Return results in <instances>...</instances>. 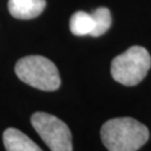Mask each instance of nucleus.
Wrapping results in <instances>:
<instances>
[{
	"instance_id": "2",
	"label": "nucleus",
	"mask_w": 151,
	"mask_h": 151,
	"mask_svg": "<svg viewBox=\"0 0 151 151\" xmlns=\"http://www.w3.org/2000/svg\"><path fill=\"white\" fill-rule=\"evenodd\" d=\"M15 72L20 81L42 91H56L60 85L57 67L44 56L30 55L22 57L17 62Z\"/></svg>"
},
{
	"instance_id": "7",
	"label": "nucleus",
	"mask_w": 151,
	"mask_h": 151,
	"mask_svg": "<svg viewBox=\"0 0 151 151\" xmlns=\"http://www.w3.org/2000/svg\"><path fill=\"white\" fill-rule=\"evenodd\" d=\"M94 28L95 20L92 14L85 11H76L70 17V29L72 34H74L75 36H92Z\"/></svg>"
},
{
	"instance_id": "1",
	"label": "nucleus",
	"mask_w": 151,
	"mask_h": 151,
	"mask_svg": "<svg viewBox=\"0 0 151 151\" xmlns=\"http://www.w3.org/2000/svg\"><path fill=\"white\" fill-rule=\"evenodd\" d=\"M101 139L109 151H137L148 141L149 130L132 118H115L102 125Z\"/></svg>"
},
{
	"instance_id": "6",
	"label": "nucleus",
	"mask_w": 151,
	"mask_h": 151,
	"mask_svg": "<svg viewBox=\"0 0 151 151\" xmlns=\"http://www.w3.org/2000/svg\"><path fill=\"white\" fill-rule=\"evenodd\" d=\"M2 140L6 151H43L29 137L15 128L6 130Z\"/></svg>"
},
{
	"instance_id": "5",
	"label": "nucleus",
	"mask_w": 151,
	"mask_h": 151,
	"mask_svg": "<svg viewBox=\"0 0 151 151\" xmlns=\"http://www.w3.org/2000/svg\"><path fill=\"white\" fill-rule=\"evenodd\" d=\"M46 7L45 0H8V9L17 19H32L39 16Z\"/></svg>"
},
{
	"instance_id": "3",
	"label": "nucleus",
	"mask_w": 151,
	"mask_h": 151,
	"mask_svg": "<svg viewBox=\"0 0 151 151\" xmlns=\"http://www.w3.org/2000/svg\"><path fill=\"white\" fill-rule=\"evenodd\" d=\"M151 67L149 52L141 46H132L113 58L111 75L120 84L134 86L147 76Z\"/></svg>"
},
{
	"instance_id": "8",
	"label": "nucleus",
	"mask_w": 151,
	"mask_h": 151,
	"mask_svg": "<svg viewBox=\"0 0 151 151\" xmlns=\"http://www.w3.org/2000/svg\"><path fill=\"white\" fill-rule=\"evenodd\" d=\"M93 18L95 20V28L92 34V37H99L102 36L103 34L109 30L112 24V18H111V12L108 8L105 7H100L92 12Z\"/></svg>"
},
{
	"instance_id": "4",
	"label": "nucleus",
	"mask_w": 151,
	"mask_h": 151,
	"mask_svg": "<svg viewBox=\"0 0 151 151\" xmlns=\"http://www.w3.org/2000/svg\"><path fill=\"white\" fill-rule=\"evenodd\" d=\"M30 121L35 131L52 151H73L70 131L60 119L45 112H36Z\"/></svg>"
}]
</instances>
